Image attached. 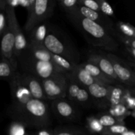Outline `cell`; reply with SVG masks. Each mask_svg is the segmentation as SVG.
Wrapping results in <instances>:
<instances>
[{"mask_svg": "<svg viewBox=\"0 0 135 135\" xmlns=\"http://www.w3.org/2000/svg\"><path fill=\"white\" fill-rule=\"evenodd\" d=\"M51 108L57 117L64 119H74L77 115L78 112L75 104L65 98L53 100Z\"/></svg>", "mask_w": 135, "mask_h": 135, "instance_id": "cell-13", "label": "cell"}, {"mask_svg": "<svg viewBox=\"0 0 135 135\" xmlns=\"http://www.w3.org/2000/svg\"><path fill=\"white\" fill-rule=\"evenodd\" d=\"M81 65L92 75V77L98 82L102 84L110 85V84H117L114 81L107 76L102 71L100 70L98 66L90 62L86 61L84 63H81Z\"/></svg>", "mask_w": 135, "mask_h": 135, "instance_id": "cell-21", "label": "cell"}, {"mask_svg": "<svg viewBox=\"0 0 135 135\" xmlns=\"http://www.w3.org/2000/svg\"><path fill=\"white\" fill-rule=\"evenodd\" d=\"M127 63L132 67V69H133L134 71H135V59H133V58L131 57H129L128 61H127Z\"/></svg>", "mask_w": 135, "mask_h": 135, "instance_id": "cell-41", "label": "cell"}, {"mask_svg": "<svg viewBox=\"0 0 135 135\" xmlns=\"http://www.w3.org/2000/svg\"><path fill=\"white\" fill-rule=\"evenodd\" d=\"M86 61L98 66L100 70L107 76L114 81L115 84H119V83H121L115 73L112 62L105 55H102L98 53H90L88 55Z\"/></svg>", "mask_w": 135, "mask_h": 135, "instance_id": "cell-14", "label": "cell"}, {"mask_svg": "<svg viewBox=\"0 0 135 135\" xmlns=\"http://www.w3.org/2000/svg\"><path fill=\"white\" fill-rule=\"evenodd\" d=\"M50 30L51 27L46 22H43L38 25L29 32L30 36L28 43L45 46V40Z\"/></svg>", "mask_w": 135, "mask_h": 135, "instance_id": "cell-19", "label": "cell"}, {"mask_svg": "<svg viewBox=\"0 0 135 135\" xmlns=\"http://www.w3.org/2000/svg\"><path fill=\"white\" fill-rule=\"evenodd\" d=\"M9 27V20L6 11H1L0 13V35L2 36Z\"/></svg>", "mask_w": 135, "mask_h": 135, "instance_id": "cell-37", "label": "cell"}, {"mask_svg": "<svg viewBox=\"0 0 135 135\" xmlns=\"http://www.w3.org/2000/svg\"><path fill=\"white\" fill-rule=\"evenodd\" d=\"M14 121L22 123L26 127L42 129L50 123V113L48 105L43 100L32 99L21 110L10 113Z\"/></svg>", "mask_w": 135, "mask_h": 135, "instance_id": "cell-2", "label": "cell"}, {"mask_svg": "<svg viewBox=\"0 0 135 135\" xmlns=\"http://www.w3.org/2000/svg\"><path fill=\"white\" fill-rule=\"evenodd\" d=\"M79 4L91 10L100 13V4H99L98 0H79Z\"/></svg>", "mask_w": 135, "mask_h": 135, "instance_id": "cell-36", "label": "cell"}, {"mask_svg": "<svg viewBox=\"0 0 135 135\" xmlns=\"http://www.w3.org/2000/svg\"><path fill=\"white\" fill-rule=\"evenodd\" d=\"M21 80L30 91L33 98L43 101L48 100L45 94L42 80L34 75L26 73H21Z\"/></svg>", "mask_w": 135, "mask_h": 135, "instance_id": "cell-15", "label": "cell"}, {"mask_svg": "<svg viewBox=\"0 0 135 135\" xmlns=\"http://www.w3.org/2000/svg\"><path fill=\"white\" fill-rule=\"evenodd\" d=\"M68 18L83 34L88 43L94 47L110 51L117 50L119 44L113 36L99 24L76 14H68Z\"/></svg>", "mask_w": 135, "mask_h": 135, "instance_id": "cell-1", "label": "cell"}, {"mask_svg": "<svg viewBox=\"0 0 135 135\" xmlns=\"http://www.w3.org/2000/svg\"><path fill=\"white\" fill-rule=\"evenodd\" d=\"M98 2L100 4V13L109 18L115 17L114 11L109 3L105 1V0H98Z\"/></svg>", "mask_w": 135, "mask_h": 135, "instance_id": "cell-33", "label": "cell"}, {"mask_svg": "<svg viewBox=\"0 0 135 135\" xmlns=\"http://www.w3.org/2000/svg\"><path fill=\"white\" fill-rule=\"evenodd\" d=\"M36 135H54V131L48 129H40L36 133Z\"/></svg>", "mask_w": 135, "mask_h": 135, "instance_id": "cell-38", "label": "cell"}, {"mask_svg": "<svg viewBox=\"0 0 135 135\" xmlns=\"http://www.w3.org/2000/svg\"><path fill=\"white\" fill-rule=\"evenodd\" d=\"M1 37V57L8 59L13 67L18 70V59L15 54V38L9 26Z\"/></svg>", "mask_w": 135, "mask_h": 135, "instance_id": "cell-12", "label": "cell"}, {"mask_svg": "<svg viewBox=\"0 0 135 135\" xmlns=\"http://www.w3.org/2000/svg\"><path fill=\"white\" fill-rule=\"evenodd\" d=\"M125 50H126L127 54L130 55L131 57L135 59V49L131 48V47H125Z\"/></svg>", "mask_w": 135, "mask_h": 135, "instance_id": "cell-39", "label": "cell"}, {"mask_svg": "<svg viewBox=\"0 0 135 135\" xmlns=\"http://www.w3.org/2000/svg\"><path fill=\"white\" fill-rule=\"evenodd\" d=\"M54 135H86L83 131L70 128H59L54 131Z\"/></svg>", "mask_w": 135, "mask_h": 135, "instance_id": "cell-35", "label": "cell"}, {"mask_svg": "<svg viewBox=\"0 0 135 135\" xmlns=\"http://www.w3.org/2000/svg\"><path fill=\"white\" fill-rule=\"evenodd\" d=\"M109 86L100 83H96L86 88L92 99L97 100L100 107L102 108H106V100Z\"/></svg>", "mask_w": 135, "mask_h": 135, "instance_id": "cell-18", "label": "cell"}, {"mask_svg": "<svg viewBox=\"0 0 135 135\" xmlns=\"http://www.w3.org/2000/svg\"><path fill=\"white\" fill-rule=\"evenodd\" d=\"M51 57H52V61L54 64L58 68L64 71L65 73H69L72 72L78 65L76 63H74L70 61L69 60L65 59L63 57L60 56V55L51 54Z\"/></svg>", "mask_w": 135, "mask_h": 135, "instance_id": "cell-23", "label": "cell"}, {"mask_svg": "<svg viewBox=\"0 0 135 135\" xmlns=\"http://www.w3.org/2000/svg\"><path fill=\"white\" fill-rule=\"evenodd\" d=\"M9 85L11 88L12 104L9 112L10 113H13L24 108L27 103L33 99V97L28 89L22 82L21 73L9 83Z\"/></svg>", "mask_w": 135, "mask_h": 135, "instance_id": "cell-5", "label": "cell"}, {"mask_svg": "<svg viewBox=\"0 0 135 135\" xmlns=\"http://www.w3.org/2000/svg\"><path fill=\"white\" fill-rule=\"evenodd\" d=\"M96 116L100 121V123L105 127H109L115 125H125L124 120L115 118L107 112L99 113Z\"/></svg>", "mask_w": 135, "mask_h": 135, "instance_id": "cell-27", "label": "cell"}, {"mask_svg": "<svg viewBox=\"0 0 135 135\" xmlns=\"http://www.w3.org/2000/svg\"><path fill=\"white\" fill-rule=\"evenodd\" d=\"M9 20V26L14 34L15 38V54L16 57H19L20 55L26 50L28 46V42L26 40L25 34L22 32L21 28L17 21L16 17L15 8L7 6L6 9Z\"/></svg>", "mask_w": 135, "mask_h": 135, "instance_id": "cell-9", "label": "cell"}, {"mask_svg": "<svg viewBox=\"0 0 135 135\" xmlns=\"http://www.w3.org/2000/svg\"><path fill=\"white\" fill-rule=\"evenodd\" d=\"M22 54L37 60L45 62H53L51 54L46 49L45 46H43L28 43L27 48Z\"/></svg>", "mask_w": 135, "mask_h": 135, "instance_id": "cell-17", "label": "cell"}, {"mask_svg": "<svg viewBox=\"0 0 135 135\" xmlns=\"http://www.w3.org/2000/svg\"><path fill=\"white\" fill-rule=\"evenodd\" d=\"M45 94L48 100L67 97L68 80L65 73H59L49 79L42 80Z\"/></svg>", "mask_w": 135, "mask_h": 135, "instance_id": "cell-6", "label": "cell"}, {"mask_svg": "<svg viewBox=\"0 0 135 135\" xmlns=\"http://www.w3.org/2000/svg\"><path fill=\"white\" fill-rule=\"evenodd\" d=\"M8 6H10L15 9L18 6L25 8L28 12V14L31 13L35 5L36 0H6Z\"/></svg>", "mask_w": 135, "mask_h": 135, "instance_id": "cell-29", "label": "cell"}, {"mask_svg": "<svg viewBox=\"0 0 135 135\" xmlns=\"http://www.w3.org/2000/svg\"><path fill=\"white\" fill-rule=\"evenodd\" d=\"M125 87L121 84H111L109 86L106 100V108L115 106L122 103Z\"/></svg>", "mask_w": 135, "mask_h": 135, "instance_id": "cell-20", "label": "cell"}, {"mask_svg": "<svg viewBox=\"0 0 135 135\" xmlns=\"http://www.w3.org/2000/svg\"><path fill=\"white\" fill-rule=\"evenodd\" d=\"M131 116L135 118V109L131 111Z\"/></svg>", "mask_w": 135, "mask_h": 135, "instance_id": "cell-43", "label": "cell"}, {"mask_svg": "<svg viewBox=\"0 0 135 135\" xmlns=\"http://www.w3.org/2000/svg\"></svg>", "mask_w": 135, "mask_h": 135, "instance_id": "cell-45", "label": "cell"}, {"mask_svg": "<svg viewBox=\"0 0 135 135\" xmlns=\"http://www.w3.org/2000/svg\"><path fill=\"white\" fill-rule=\"evenodd\" d=\"M44 46L51 54L60 55L73 63L79 64L77 62V58H76L73 49L70 47L67 42L62 40L55 32L51 31V30L46 37Z\"/></svg>", "mask_w": 135, "mask_h": 135, "instance_id": "cell-7", "label": "cell"}, {"mask_svg": "<svg viewBox=\"0 0 135 135\" xmlns=\"http://www.w3.org/2000/svg\"><path fill=\"white\" fill-rule=\"evenodd\" d=\"M59 5L67 14L72 13L79 5V0H61L59 1Z\"/></svg>", "mask_w": 135, "mask_h": 135, "instance_id": "cell-32", "label": "cell"}, {"mask_svg": "<svg viewBox=\"0 0 135 135\" xmlns=\"http://www.w3.org/2000/svg\"><path fill=\"white\" fill-rule=\"evenodd\" d=\"M86 128L88 132L92 134H98L102 135L105 130V127L100 123V121L96 115L90 116L87 118Z\"/></svg>", "mask_w": 135, "mask_h": 135, "instance_id": "cell-24", "label": "cell"}, {"mask_svg": "<svg viewBox=\"0 0 135 135\" xmlns=\"http://www.w3.org/2000/svg\"><path fill=\"white\" fill-rule=\"evenodd\" d=\"M72 13L80 15L81 17H84V18L89 19L90 21L99 24L101 26H102L103 27L106 28L113 36L115 26L113 25L111 18L103 15L102 13L91 10V9L83 6V5H80L79 4L77 7L72 13H69V14H72Z\"/></svg>", "mask_w": 135, "mask_h": 135, "instance_id": "cell-10", "label": "cell"}, {"mask_svg": "<svg viewBox=\"0 0 135 135\" xmlns=\"http://www.w3.org/2000/svg\"><path fill=\"white\" fill-rule=\"evenodd\" d=\"M129 131V129L125 125H115L105 128L102 135H120Z\"/></svg>", "mask_w": 135, "mask_h": 135, "instance_id": "cell-31", "label": "cell"}, {"mask_svg": "<svg viewBox=\"0 0 135 135\" xmlns=\"http://www.w3.org/2000/svg\"><path fill=\"white\" fill-rule=\"evenodd\" d=\"M113 36H115V38H117L119 42H121L123 44L125 45V47L135 49V38H127V37L124 36L119 34L115 30V28L114 32H113Z\"/></svg>", "mask_w": 135, "mask_h": 135, "instance_id": "cell-34", "label": "cell"}, {"mask_svg": "<svg viewBox=\"0 0 135 135\" xmlns=\"http://www.w3.org/2000/svg\"><path fill=\"white\" fill-rule=\"evenodd\" d=\"M68 80V88H67V97L69 100L75 104L81 105L83 107H87L90 105L92 98L84 87L77 84L71 79H67Z\"/></svg>", "mask_w": 135, "mask_h": 135, "instance_id": "cell-11", "label": "cell"}, {"mask_svg": "<svg viewBox=\"0 0 135 135\" xmlns=\"http://www.w3.org/2000/svg\"><path fill=\"white\" fill-rule=\"evenodd\" d=\"M65 75L67 79L73 80L86 88L94 83H98L81 64H78L72 72L66 73Z\"/></svg>", "mask_w": 135, "mask_h": 135, "instance_id": "cell-16", "label": "cell"}, {"mask_svg": "<svg viewBox=\"0 0 135 135\" xmlns=\"http://www.w3.org/2000/svg\"><path fill=\"white\" fill-rule=\"evenodd\" d=\"M55 4L56 1L54 0H36L34 9L28 14L27 21L24 26L25 31L29 33L34 28L51 17Z\"/></svg>", "mask_w": 135, "mask_h": 135, "instance_id": "cell-4", "label": "cell"}, {"mask_svg": "<svg viewBox=\"0 0 135 135\" xmlns=\"http://www.w3.org/2000/svg\"><path fill=\"white\" fill-rule=\"evenodd\" d=\"M18 67L23 71L22 73L34 75L42 80L52 77L59 73H65L53 62L37 60L26 56L24 54H22L18 58Z\"/></svg>", "mask_w": 135, "mask_h": 135, "instance_id": "cell-3", "label": "cell"}, {"mask_svg": "<svg viewBox=\"0 0 135 135\" xmlns=\"http://www.w3.org/2000/svg\"><path fill=\"white\" fill-rule=\"evenodd\" d=\"M133 91H134V95H135V88H133Z\"/></svg>", "mask_w": 135, "mask_h": 135, "instance_id": "cell-44", "label": "cell"}, {"mask_svg": "<svg viewBox=\"0 0 135 135\" xmlns=\"http://www.w3.org/2000/svg\"><path fill=\"white\" fill-rule=\"evenodd\" d=\"M26 126L19 121H13L10 124L8 130L9 135H26Z\"/></svg>", "mask_w": 135, "mask_h": 135, "instance_id": "cell-30", "label": "cell"}, {"mask_svg": "<svg viewBox=\"0 0 135 135\" xmlns=\"http://www.w3.org/2000/svg\"><path fill=\"white\" fill-rule=\"evenodd\" d=\"M7 3L6 0H1L0 1V10L1 11H6L7 7Z\"/></svg>", "mask_w": 135, "mask_h": 135, "instance_id": "cell-40", "label": "cell"}, {"mask_svg": "<svg viewBox=\"0 0 135 135\" xmlns=\"http://www.w3.org/2000/svg\"><path fill=\"white\" fill-rule=\"evenodd\" d=\"M19 72L15 69L6 58L1 57L0 62V76L4 80L11 83L15 78Z\"/></svg>", "mask_w": 135, "mask_h": 135, "instance_id": "cell-22", "label": "cell"}, {"mask_svg": "<svg viewBox=\"0 0 135 135\" xmlns=\"http://www.w3.org/2000/svg\"><path fill=\"white\" fill-rule=\"evenodd\" d=\"M113 65V69L120 83L126 86L135 87V71L127 63L115 54H105Z\"/></svg>", "mask_w": 135, "mask_h": 135, "instance_id": "cell-8", "label": "cell"}, {"mask_svg": "<svg viewBox=\"0 0 135 135\" xmlns=\"http://www.w3.org/2000/svg\"><path fill=\"white\" fill-rule=\"evenodd\" d=\"M106 112L113 117L121 120H124L128 116L131 115V111L122 103L108 108Z\"/></svg>", "mask_w": 135, "mask_h": 135, "instance_id": "cell-25", "label": "cell"}, {"mask_svg": "<svg viewBox=\"0 0 135 135\" xmlns=\"http://www.w3.org/2000/svg\"><path fill=\"white\" fill-rule=\"evenodd\" d=\"M122 104H123L129 110L132 111L135 109V95L133 87H125Z\"/></svg>", "mask_w": 135, "mask_h": 135, "instance_id": "cell-28", "label": "cell"}, {"mask_svg": "<svg viewBox=\"0 0 135 135\" xmlns=\"http://www.w3.org/2000/svg\"><path fill=\"white\" fill-rule=\"evenodd\" d=\"M120 135H135V131H131L129 130V131L126 132V133H123L122 134Z\"/></svg>", "mask_w": 135, "mask_h": 135, "instance_id": "cell-42", "label": "cell"}, {"mask_svg": "<svg viewBox=\"0 0 135 135\" xmlns=\"http://www.w3.org/2000/svg\"><path fill=\"white\" fill-rule=\"evenodd\" d=\"M115 28L119 34L124 36L135 38V27L128 22L119 21L116 23Z\"/></svg>", "mask_w": 135, "mask_h": 135, "instance_id": "cell-26", "label": "cell"}]
</instances>
